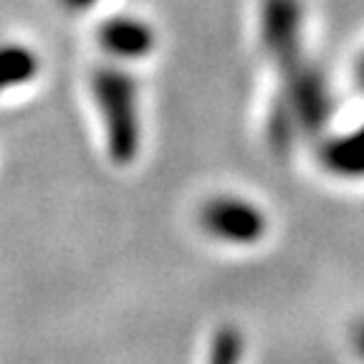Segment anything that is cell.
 I'll return each instance as SVG.
<instances>
[{
    "label": "cell",
    "instance_id": "6da1fadb",
    "mask_svg": "<svg viewBox=\"0 0 364 364\" xmlns=\"http://www.w3.org/2000/svg\"><path fill=\"white\" fill-rule=\"evenodd\" d=\"M304 18L301 0H258V48L276 79L263 136L279 157L316 136L334 112L329 81L306 51Z\"/></svg>",
    "mask_w": 364,
    "mask_h": 364
},
{
    "label": "cell",
    "instance_id": "7a4b0ae2",
    "mask_svg": "<svg viewBox=\"0 0 364 364\" xmlns=\"http://www.w3.org/2000/svg\"><path fill=\"white\" fill-rule=\"evenodd\" d=\"M91 94L102 114L107 147L119 165H129L142 144L139 84L124 66H102L91 76Z\"/></svg>",
    "mask_w": 364,
    "mask_h": 364
},
{
    "label": "cell",
    "instance_id": "3957f363",
    "mask_svg": "<svg viewBox=\"0 0 364 364\" xmlns=\"http://www.w3.org/2000/svg\"><path fill=\"white\" fill-rule=\"evenodd\" d=\"M198 225L218 243L245 248L266 238L268 215L250 198L235 193H218L200 205Z\"/></svg>",
    "mask_w": 364,
    "mask_h": 364
},
{
    "label": "cell",
    "instance_id": "277c9868",
    "mask_svg": "<svg viewBox=\"0 0 364 364\" xmlns=\"http://www.w3.org/2000/svg\"><path fill=\"white\" fill-rule=\"evenodd\" d=\"M99 43L117 63L142 61L157 46L154 28L136 16H114L99 28Z\"/></svg>",
    "mask_w": 364,
    "mask_h": 364
},
{
    "label": "cell",
    "instance_id": "5b68a950",
    "mask_svg": "<svg viewBox=\"0 0 364 364\" xmlns=\"http://www.w3.org/2000/svg\"><path fill=\"white\" fill-rule=\"evenodd\" d=\"M316 162L336 180H364V122L354 129L324 136L316 147Z\"/></svg>",
    "mask_w": 364,
    "mask_h": 364
},
{
    "label": "cell",
    "instance_id": "8992f818",
    "mask_svg": "<svg viewBox=\"0 0 364 364\" xmlns=\"http://www.w3.org/2000/svg\"><path fill=\"white\" fill-rule=\"evenodd\" d=\"M38 74V58L28 46L0 41V94L31 84Z\"/></svg>",
    "mask_w": 364,
    "mask_h": 364
},
{
    "label": "cell",
    "instance_id": "52a82bcc",
    "mask_svg": "<svg viewBox=\"0 0 364 364\" xmlns=\"http://www.w3.org/2000/svg\"><path fill=\"white\" fill-rule=\"evenodd\" d=\"M245 341L235 326H220L210 341V357L208 364H240Z\"/></svg>",
    "mask_w": 364,
    "mask_h": 364
},
{
    "label": "cell",
    "instance_id": "ba28073f",
    "mask_svg": "<svg viewBox=\"0 0 364 364\" xmlns=\"http://www.w3.org/2000/svg\"><path fill=\"white\" fill-rule=\"evenodd\" d=\"M352 347L357 352V357L364 362V318H359L352 329Z\"/></svg>",
    "mask_w": 364,
    "mask_h": 364
},
{
    "label": "cell",
    "instance_id": "9c48e42d",
    "mask_svg": "<svg viewBox=\"0 0 364 364\" xmlns=\"http://www.w3.org/2000/svg\"><path fill=\"white\" fill-rule=\"evenodd\" d=\"M354 84H357L359 91H364V51L354 61Z\"/></svg>",
    "mask_w": 364,
    "mask_h": 364
},
{
    "label": "cell",
    "instance_id": "30bf717a",
    "mask_svg": "<svg viewBox=\"0 0 364 364\" xmlns=\"http://www.w3.org/2000/svg\"><path fill=\"white\" fill-rule=\"evenodd\" d=\"M61 3L66 8H71V11H89V8L94 6L97 0H61Z\"/></svg>",
    "mask_w": 364,
    "mask_h": 364
}]
</instances>
